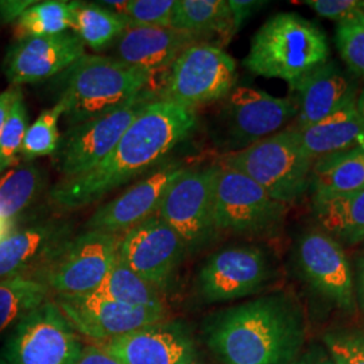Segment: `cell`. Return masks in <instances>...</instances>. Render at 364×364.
Instances as JSON below:
<instances>
[{"instance_id": "cell-18", "label": "cell", "mask_w": 364, "mask_h": 364, "mask_svg": "<svg viewBox=\"0 0 364 364\" xmlns=\"http://www.w3.org/2000/svg\"><path fill=\"white\" fill-rule=\"evenodd\" d=\"M119 364H195V338L186 324L164 320L97 344Z\"/></svg>"}, {"instance_id": "cell-22", "label": "cell", "mask_w": 364, "mask_h": 364, "mask_svg": "<svg viewBox=\"0 0 364 364\" xmlns=\"http://www.w3.org/2000/svg\"><path fill=\"white\" fill-rule=\"evenodd\" d=\"M198 42L195 37L173 27L130 25L109 46L111 57L142 69L150 75H164L188 46Z\"/></svg>"}, {"instance_id": "cell-23", "label": "cell", "mask_w": 364, "mask_h": 364, "mask_svg": "<svg viewBox=\"0 0 364 364\" xmlns=\"http://www.w3.org/2000/svg\"><path fill=\"white\" fill-rule=\"evenodd\" d=\"M356 99L321 122L297 130L299 144L313 161L364 147V122Z\"/></svg>"}, {"instance_id": "cell-9", "label": "cell", "mask_w": 364, "mask_h": 364, "mask_svg": "<svg viewBox=\"0 0 364 364\" xmlns=\"http://www.w3.org/2000/svg\"><path fill=\"white\" fill-rule=\"evenodd\" d=\"M156 99V91L147 90L105 115L66 127L52 156L61 180L75 178L97 166L114 150L131 123Z\"/></svg>"}, {"instance_id": "cell-27", "label": "cell", "mask_w": 364, "mask_h": 364, "mask_svg": "<svg viewBox=\"0 0 364 364\" xmlns=\"http://www.w3.org/2000/svg\"><path fill=\"white\" fill-rule=\"evenodd\" d=\"M129 26V21L109 11L99 3L78 1L73 9L72 31L82 41L85 48L95 52L108 50Z\"/></svg>"}, {"instance_id": "cell-41", "label": "cell", "mask_w": 364, "mask_h": 364, "mask_svg": "<svg viewBox=\"0 0 364 364\" xmlns=\"http://www.w3.org/2000/svg\"><path fill=\"white\" fill-rule=\"evenodd\" d=\"M77 364H119L117 360L103 351L97 344L85 346Z\"/></svg>"}, {"instance_id": "cell-30", "label": "cell", "mask_w": 364, "mask_h": 364, "mask_svg": "<svg viewBox=\"0 0 364 364\" xmlns=\"http://www.w3.org/2000/svg\"><path fill=\"white\" fill-rule=\"evenodd\" d=\"M50 290L30 275L0 281V335L49 299Z\"/></svg>"}, {"instance_id": "cell-14", "label": "cell", "mask_w": 364, "mask_h": 364, "mask_svg": "<svg viewBox=\"0 0 364 364\" xmlns=\"http://www.w3.org/2000/svg\"><path fill=\"white\" fill-rule=\"evenodd\" d=\"M117 254L131 270L166 294L188 257V250L169 224L153 215L120 235Z\"/></svg>"}, {"instance_id": "cell-35", "label": "cell", "mask_w": 364, "mask_h": 364, "mask_svg": "<svg viewBox=\"0 0 364 364\" xmlns=\"http://www.w3.org/2000/svg\"><path fill=\"white\" fill-rule=\"evenodd\" d=\"M324 347L338 364H364V329L335 328L323 336Z\"/></svg>"}, {"instance_id": "cell-19", "label": "cell", "mask_w": 364, "mask_h": 364, "mask_svg": "<svg viewBox=\"0 0 364 364\" xmlns=\"http://www.w3.org/2000/svg\"><path fill=\"white\" fill-rule=\"evenodd\" d=\"M85 45L73 31L50 37L16 39L3 61L10 87L57 77L85 55Z\"/></svg>"}, {"instance_id": "cell-4", "label": "cell", "mask_w": 364, "mask_h": 364, "mask_svg": "<svg viewBox=\"0 0 364 364\" xmlns=\"http://www.w3.org/2000/svg\"><path fill=\"white\" fill-rule=\"evenodd\" d=\"M328 61L324 30L299 14L279 13L254 34L243 65L255 76L279 78L291 90Z\"/></svg>"}, {"instance_id": "cell-45", "label": "cell", "mask_w": 364, "mask_h": 364, "mask_svg": "<svg viewBox=\"0 0 364 364\" xmlns=\"http://www.w3.org/2000/svg\"><path fill=\"white\" fill-rule=\"evenodd\" d=\"M356 107H358V111H359V114H360V117H362L364 122V88L362 91H359V93H358Z\"/></svg>"}, {"instance_id": "cell-16", "label": "cell", "mask_w": 364, "mask_h": 364, "mask_svg": "<svg viewBox=\"0 0 364 364\" xmlns=\"http://www.w3.org/2000/svg\"><path fill=\"white\" fill-rule=\"evenodd\" d=\"M55 304L77 335L96 344L168 320V308H136L95 291L75 296H55Z\"/></svg>"}, {"instance_id": "cell-24", "label": "cell", "mask_w": 364, "mask_h": 364, "mask_svg": "<svg viewBox=\"0 0 364 364\" xmlns=\"http://www.w3.org/2000/svg\"><path fill=\"white\" fill-rule=\"evenodd\" d=\"M170 27L220 48L235 37L228 0H176Z\"/></svg>"}, {"instance_id": "cell-39", "label": "cell", "mask_w": 364, "mask_h": 364, "mask_svg": "<svg viewBox=\"0 0 364 364\" xmlns=\"http://www.w3.org/2000/svg\"><path fill=\"white\" fill-rule=\"evenodd\" d=\"M37 0H0V22L15 23Z\"/></svg>"}, {"instance_id": "cell-42", "label": "cell", "mask_w": 364, "mask_h": 364, "mask_svg": "<svg viewBox=\"0 0 364 364\" xmlns=\"http://www.w3.org/2000/svg\"><path fill=\"white\" fill-rule=\"evenodd\" d=\"M21 91H22V88L9 87L6 91L0 93V132L3 130L4 123H6L9 114H10V109H11L14 102H15L16 96L19 95Z\"/></svg>"}, {"instance_id": "cell-40", "label": "cell", "mask_w": 364, "mask_h": 364, "mask_svg": "<svg viewBox=\"0 0 364 364\" xmlns=\"http://www.w3.org/2000/svg\"><path fill=\"white\" fill-rule=\"evenodd\" d=\"M290 364H338L326 347L314 344Z\"/></svg>"}, {"instance_id": "cell-6", "label": "cell", "mask_w": 364, "mask_h": 364, "mask_svg": "<svg viewBox=\"0 0 364 364\" xmlns=\"http://www.w3.org/2000/svg\"><path fill=\"white\" fill-rule=\"evenodd\" d=\"M297 117L293 99L251 87H235L219 102L210 138L224 154H232L289 127Z\"/></svg>"}, {"instance_id": "cell-37", "label": "cell", "mask_w": 364, "mask_h": 364, "mask_svg": "<svg viewBox=\"0 0 364 364\" xmlns=\"http://www.w3.org/2000/svg\"><path fill=\"white\" fill-rule=\"evenodd\" d=\"M304 3L318 16L336 23L358 10H364V0H306Z\"/></svg>"}, {"instance_id": "cell-15", "label": "cell", "mask_w": 364, "mask_h": 364, "mask_svg": "<svg viewBox=\"0 0 364 364\" xmlns=\"http://www.w3.org/2000/svg\"><path fill=\"white\" fill-rule=\"evenodd\" d=\"M301 277L320 297L343 312L356 311L355 274L344 247L320 228L301 235L296 247Z\"/></svg>"}, {"instance_id": "cell-12", "label": "cell", "mask_w": 364, "mask_h": 364, "mask_svg": "<svg viewBox=\"0 0 364 364\" xmlns=\"http://www.w3.org/2000/svg\"><path fill=\"white\" fill-rule=\"evenodd\" d=\"M269 254L254 245L228 246L215 251L196 275L198 297L207 304L246 299L260 293L273 278Z\"/></svg>"}, {"instance_id": "cell-38", "label": "cell", "mask_w": 364, "mask_h": 364, "mask_svg": "<svg viewBox=\"0 0 364 364\" xmlns=\"http://www.w3.org/2000/svg\"><path fill=\"white\" fill-rule=\"evenodd\" d=\"M228 6L232 14L235 36L247 22L251 16L259 13L262 9L267 6V1L263 0H228Z\"/></svg>"}, {"instance_id": "cell-26", "label": "cell", "mask_w": 364, "mask_h": 364, "mask_svg": "<svg viewBox=\"0 0 364 364\" xmlns=\"http://www.w3.org/2000/svg\"><path fill=\"white\" fill-rule=\"evenodd\" d=\"M311 188L314 196L363 192L364 147L316 159Z\"/></svg>"}, {"instance_id": "cell-44", "label": "cell", "mask_w": 364, "mask_h": 364, "mask_svg": "<svg viewBox=\"0 0 364 364\" xmlns=\"http://www.w3.org/2000/svg\"><path fill=\"white\" fill-rule=\"evenodd\" d=\"M10 234H13V223L0 219V242L4 240Z\"/></svg>"}, {"instance_id": "cell-11", "label": "cell", "mask_w": 364, "mask_h": 364, "mask_svg": "<svg viewBox=\"0 0 364 364\" xmlns=\"http://www.w3.org/2000/svg\"><path fill=\"white\" fill-rule=\"evenodd\" d=\"M120 235L85 231L72 236L37 273L55 296L92 293L102 285L117 259Z\"/></svg>"}, {"instance_id": "cell-17", "label": "cell", "mask_w": 364, "mask_h": 364, "mask_svg": "<svg viewBox=\"0 0 364 364\" xmlns=\"http://www.w3.org/2000/svg\"><path fill=\"white\" fill-rule=\"evenodd\" d=\"M186 166L180 161H165L114 200L100 205L85 223L87 231L120 235L156 215L170 185Z\"/></svg>"}, {"instance_id": "cell-1", "label": "cell", "mask_w": 364, "mask_h": 364, "mask_svg": "<svg viewBox=\"0 0 364 364\" xmlns=\"http://www.w3.org/2000/svg\"><path fill=\"white\" fill-rule=\"evenodd\" d=\"M196 124V109L156 99L131 123L97 166L54 183L48 192L49 205L58 212H72L102 201L117 188L159 166L192 134Z\"/></svg>"}, {"instance_id": "cell-29", "label": "cell", "mask_w": 364, "mask_h": 364, "mask_svg": "<svg viewBox=\"0 0 364 364\" xmlns=\"http://www.w3.org/2000/svg\"><path fill=\"white\" fill-rule=\"evenodd\" d=\"M95 293L129 306L168 308L165 294L131 270L119 254L105 281L95 290Z\"/></svg>"}, {"instance_id": "cell-34", "label": "cell", "mask_w": 364, "mask_h": 364, "mask_svg": "<svg viewBox=\"0 0 364 364\" xmlns=\"http://www.w3.org/2000/svg\"><path fill=\"white\" fill-rule=\"evenodd\" d=\"M28 127L23 91L19 92L0 132V174L18 164V156Z\"/></svg>"}, {"instance_id": "cell-31", "label": "cell", "mask_w": 364, "mask_h": 364, "mask_svg": "<svg viewBox=\"0 0 364 364\" xmlns=\"http://www.w3.org/2000/svg\"><path fill=\"white\" fill-rule=\"evenodd\" d=\"M75 3L76 0L36 1L14 23V37H50L66 33L69 28L72 30Z\"/></svg>"}, {"instance_id": "cell-3", "label": "cell", "mask_w": 364, "mask_h": 364, "mask_svg": "<svg viewBox=\"0 0 364 364\" xmlns=\"http://www.w3.org/2000/svg\"><path fill=\"white\" fill-rule=\"evenodd\" d=\"M156 77L111 55L85 54L55 77L68 127L105 115L139 93L158 91Z\"/></svg>"}, {"instance_id": "cell-8", "label": "cell", "mask_w": 364, "mask_h": 364, "mask_svg": "<svg viewBox=\"0 0 364 364\" xmlns=\"http://www.w3.org/2000/svg\"><path fill=\"white\" fill-rule=\"evenodd\" d=\"M220 166L215 185V224L219 235L269 237L278 234L289 207L274 200L250 177Z\"/></svg>"}, {"instance_id": "cell-5", "label": "cell", "mask_w": 364, "mask_h": 364, "mask_svg": "<svg viewBox=\"0 0 364 364\" xmlns=\"http://www.w3.org/2000/svg\"><path fill=\"white\" fill-rule=\"evenodd\" d=\"M313 162L290 124L242 151L223 156L220 165L247 176L289 207L311 188Z\"/></svg>"}, {"instance_id": "cell-21", "label": "cell", "mask_w": 364, "mask_h": 364, "mask_svg": "<svg viewBox=\"0 0 364 364\" xmlns=\"http://www.w3.org/2000/svg\"><path fill=\"white\" fill-rule=\"evenodd\" d=\"M290 91L296 95L293 102L297 107V117L291 123L296 130H304L331 117L359 93L351 72L343 70L335 61L320 66Z\"/></svg>"}, {"instance_id": "cell-33", "label": "cell", "mask_w": 364, "mask_h": 364, "mask_svg": "<svg viewBox=\"0 0 364 364\" xmlns=\"http://www.w3.org/2000/svg\"><path fill=\"white\" fill-rule=\"evenodd\" d=\"M335 42L348 70L364 80V10H358L336 23Z\"/></svg>"}, {"instance_id": "cell-46", "label": "cell", "mask_w": 364, "mask_h": 364, "mask_svg": "<svg viewBox=\"0 0 364 364\" xmlns=\"http://www.w3.org/2000/svg\"><path fill=\"white\" fill-rule=\"evenodd\" d=\"M0 364H7V362H6V360H3V359H0Z\"/></svg>"}, {"instance_id": "cell-2", "label": "cell", "mask_w": 364, "mask_h": 364, "mask_svg": "<svg viewBox=\"0 0 364 364\" xmlns=\"http://www.w3.org/2000/svg\"><path fill=\"white\" fill-rule=\"evenodd\" d=\"M204 338L225 364H290L306 338L305 314L294 296L275 291L210 314Z\"/></svg>"}, {"instance_id": "cell-43", "label": "cell", "mask_w": 364, "mask_h": 364, "mask_svg": "<svg viewBox=\"0 0 364 364\" xmlns=\"http://www.w3.org/2000/svg\"><path fill=\"white\" fill-rule=\"evenodd\" d=\"M355 293H356V304L364 313V255L356 260Z\"/></svg>"}, {"instance_id": "cell-36", "label": "cell", "mask_w": 364, "mask_h": 364, "mask_svg": "<svg viewBox=\"0 0 364 364\" xmlns=\"http://www.w3.org/2000/svg\"><path fill=\"white\" fill-rule=\"evenodd\" d=\"M176 0H127L124 18L130 25L170 27Z\"/></svg>"}, {"instance_id": "cell-20", "label": "cell", "mask_w": 364, "mask_h": 364, "mask_svg": "<svg viewBox=\"0 0 364 364\" xmlns=\"http://www.w3.org/2000/svg\"><path fill=\"white\" fill-rule=\"evenodd\" d=\"M73 236L69 220L54 218L30 224L0 242V281L33 275Z\"/></svg>"}, {"instance_id": "cell-7", "label": "cell", "mask_w": 364, "mask_h": 364, "mask_svg": "<svg viewBox=\"0 0 364 364\" xmlns=\"http://www.w3.org/2000/svg\"><path fill=\"white\" fill-rule=\"evenodd\" d=\"M236 61L219 45L196 42L162 75L158 99L191 109L219 103L235 88Z\"/></svg>"}, {"instance_id": "cell-25", "label": "cell", "mask_w": 364, "mask_h": 364, "mask_svg": "<svg viewBox=\"0 0 364 364\" xmlns=\"http://www.w3.org/2000/svg\"><path fill=\"white\" fill-rule=\"evenodd\" d=\"M312 209L318 228L343 247L364 243V191L313 196Z\"/></svg>"}, {"instance_id": "cell-13", "label": "cell", "mask_w": 364, "mask_h": 364, "mask_svg": "<svg viewBox=\"0 0 364 364\" xmlns=\"http://www.w3.org/2000/svg\"><path fill=\"white\" fill-rule=\"evenodd\" d=\"M82 344L54 299L45 301L14 328L7 364H77Z\"/></svg>"}, {"instance_id": "cell-32", "label": "cell", "mask_w": 364, "mask_h": 364, "mask_svg": "<svg viewBox=\"0 0 364 364\" xmlns=\"http://www.w3.org/2000/svg\"><path fill=\"white\" fill-rule=\"evenodd\" d=\"M64 105L55 103L52 108L43 109L37 120L27 127L21 149L22 159L31 162L41 156H53L60 142L58 120L64 115Z\"/></svg>"}, {"instance_id": "cell-10", "label": "cell", "mask_w": 364, "mask_h": 364, "mask_svg": "<svg viewBox=\"0 0 364 364\" xmlns=\"http://www.w3.org/2000/svg\"><path fill=\"white\" fill-rule=\"evenodd\" d=\"M220 166L186 168L164 196L156 215L178 234L188 255L208 248L219 232L215 224V185Z\"/></svg>"}, {"instance_id": "cell-28", "label": "cell", "mask_w": 364, "mask_h": 364, "mask_svg": "<svg viewBox=\"0 0 364 364\" xmlns=\"http://www.w3.org/2000/svg\"><path fill=\"white\" fill-rule=\"evenodd\" d=\"M46 188L43 170L31 162L16 165L0 178V219L14 223Z\"/></svg>"}]
</instances>
